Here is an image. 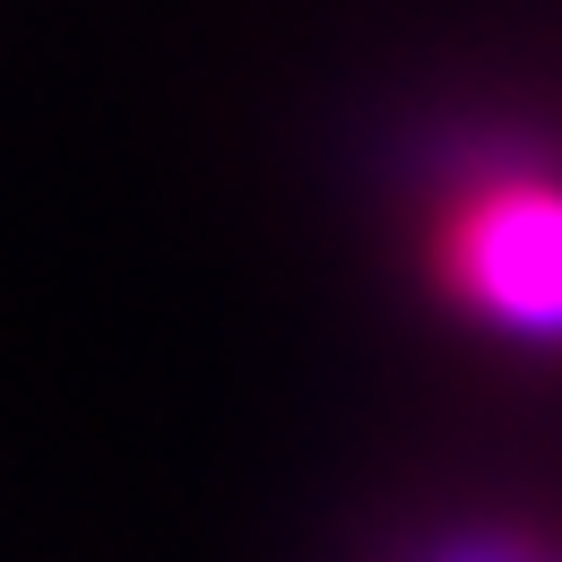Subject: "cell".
Returning a JSON list of instances; mask_svg holds the SVG:
<instances>
[{
    "label": "cell",
    "mask_w": 562,
    "mask_h": 562,
    "mask_svg": "<svg viewBox=\"0 0 562 562\" xmlns=\"http://www.w3.org/2000/svg\"><path fill=\"white\" fill-rule=\"evenodd\" d=\"M432 260L468 321L519 347H562V173L476 165L441 200Z\"/></svg>",
    "instance_id": "1"
}]
</instances>
